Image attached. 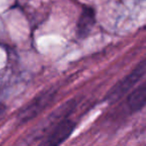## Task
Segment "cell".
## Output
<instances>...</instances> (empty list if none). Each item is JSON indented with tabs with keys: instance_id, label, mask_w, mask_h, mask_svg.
Instances as JSON below:
<instances>
[{
	"instance_id": "obj_2",
	"label": "cell",
	"mask_w": 146,
	"mask_h": 146,
	"mask_svg": "<svg viewBox=\"0 0 146 146\" xmlns=\"http://www.w3.org/2000/svg\"><path fill=\"white\" fill-rule=\"evenodd\" d=\"M55 98L54 90H47L34 98L32 102L26 104L19 111L17 115L18 121L20 123H26L34 117H36L39 113L43 111Z\"/></svg>"
},
{
	"instance_id": "obj_3",
	"label": "cell",
	"mask_w": 146,
	"mask_h": 146,
	"mask_svg": "<svg viewBox=\"0 0 146 146\" xmlns=\"http://www.w3.org/2000/svg\"><path fill=\"white\" fill-rule=\"evenodd\" d=\"M76 123L70 119H63L51 130L39 146H60L64 143L75 130Z\"/></svg>"
},
{
	"instance_id": "obj_4",
	"label": "cell",
	"mask_w": 146,
	"mask_h": 146,
	"mask_svg": "<svg viewBox=\"0 0 146 146\" xmlns=\"http://www.w3.org/2000/svg\"><path fill=\"white\" fill-rule=\"evenodd\" d=\"M96 23V12L92 7H84L77 24V35L80 39L88 36Z\"/></svg>"
},
{
	"instance_id": "obj_5",
	"label": "cell",
	"mask_w": 146,
	"mask_h": 146,
	"mask_svg": "<svg viewBox=\"0 0 146 146\" xmlns=\"http://www.w3.org/2000/svg\"><path fill=\"white\" fill-rule=\"evenodd\" d=\"M127 106L131 112L138 111L146 106V82L129 94Z\"/></svg>"
},
{
	"instance_id": "obj_6",
	"label": "cell",
	"mask_w": 146,
	"mask_h": 146,
	"mask_svg": "<svg viewBox=\"0 0 146 146\" xmlns=\"http://www.w3.org/2000/svg\"><path fill=\"white\" fill-rule=\"evenodd\" d=\"M6 110V106H4L3 104H0V116L2 115V114L4 113V111H5Z\"/></svg>"
},
{
	"instance_id": "obj_1",
	"label": "cell",
	"mask_w": 146,
	"mask_h": 146,
	"mask_svg": "<svg viewBox=\"0 0 146 146\" xmlns=\"http://www.w3.org/2000/svg\"><path fill=\"white\" fill-rule=\"evenodd\" d=\"M146 74V59L136 66L134 70L129 75L123 78L121 81H119L115 86H113L110 90L106 96V100L110 104L116 102L120 100L124 94H126Z\"/></svg>"
}]
</instances>
